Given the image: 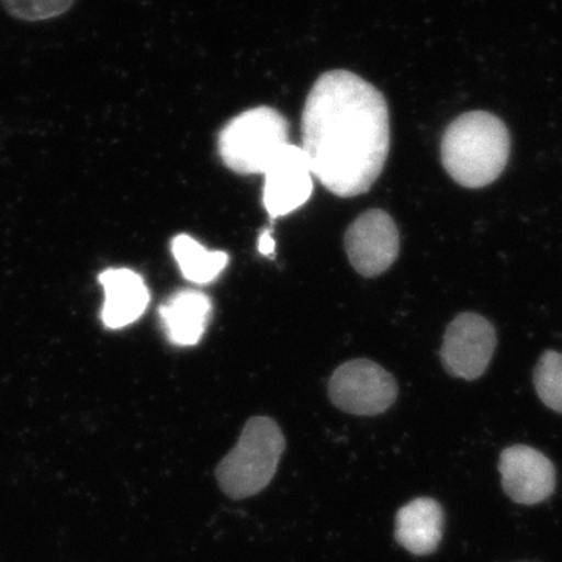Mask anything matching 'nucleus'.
Wrapping results in <instances>:
<instances>
[{
	"instance_id": "13",
	"label": "nucleus",
	"mask_w": 562,
	"mask_h": 562,
	"mask_svg": "<svg viewBox=\"0 0 562 562\" xmlns=\"http://www.w3.org/2000/svg\"><path fill=\"white\" fill-rule=\"evenodd\" d=\"M172 255L184 279L194 284L213 283L228 266L225 251H210L190 235L172 239Z\"/></svg>"
},
{
	"instance_id": "14",
	"label": "nucleus",
	"mask_w": 562,
	"mask_h": 562,
	"mask_svg": "<svg viewBox=\"0 0 562 562\" xmlns=\"http://www.w3.org/2000/svg\"><path fill=\"white\" fill-rule=\"evenodd\" d=\"M535 387L547 408L562 413V353L543 351L535 369Z\"/></svg>"
},
{
	"instance_id": "6",
	"label": "nucleus",
	"mask_w": 562,
	"mask_h": 562,
	"mask_svg": "<svg viewBox=\"0 0 562 562\" xmlns=\"http://www.w3.org/2000/svg\"><path fill=\"white\" fill-rule=\"evenodd\" d=\"M497 347L494 325L475 313H462L447 327L441 347L446 371L457 379L479 380Z\"/></svg>"
},
{
	"instance_id": "3",
	"label": "nucleus",
	"mask_w": 562,
	"mask_h": 562,
	"mask_svg": "<svg viewBox=\"0 0 562 562\" xmlns=\"http://www.w3.org/2000/svg\"><path fill=\"white\" fill-rule=\"evenodd\" d=\"M284 450L286 438L280 425L271 417H251L214 471L221 491L232 501L260 494L276 476Z\"/></svg>"
},
{
	"instance_id": "11",
	"label": "nucleus",
	"mask_w": 562,
	"mask_h": 562,
	"mask_svg": "<svg viewBox=\"0 0 562 562\" xmlns=\"http://www.w3.org/2000/svg\"><path fill=\"white\" fill-rule=\"evenodd\" d=\"M443 522L441 503L428 497L416 498L395 516V541L414 557H428L441 546Z\"/></svg>"
},
{
	"instance_id": "2",
	"label": "nucleus",
	"mask_w": 562,
	"mask_h": 562,
	"mask_svg": "<svg viewBox=\"0 0 562 562\" xmlns=\"http://www.w3.org/2000/svg\"><path fill=\"white\" fill-rule=\"evenodd\" d=\"M512 138L501 117L469 111L447 127L441 158L447 173L464 188H484L505 171Z\"/></svg>"
},
{
	"instance_id": "16",
	"label": "nucleus",
	"mask_w": 562,
	"mask_h": 562,
	"mask_svg": "<svg viewBox=\"0 0 562 562\" xmlns=\"http://www.w3.org/2000/svg\"><path fill=\"white\" fill-rule=\"evenodd\" d=\"M258 250L265 257H272L273 251H276V241H273L271 231L261 233L260 239H258Z\"/></svg>"
},
{
	"instance_id": "15",
	"label": "nucleus",
	"mask_w": 562,
	"mask_h": 562,
	"mask_svg": "<svg viewBox=\"0 0 562 562\" xmlns=\"http://www.w3.org/2000/svg\"><path fill=\"white\" fill-rule=\"evenodd\" d=\"M76 2L77 0H0V5L14 20L43 22L68 13Z\"/></svg>"
},
{
	"instance_id": "4",
	"label": "nucleus",
	"mask_w": 562,
	"mask_h": 562,
	"mask_svg": "<svg viewBox=\"0 0 562 562\" xmlns=\"http://www.w3.org/2000/svg\"><path fill=\"white\" fill-rule=\"evenodd\" d=\"M286 117L271 106H258L233 117L217 136L221 160L241 176L265 173L290 144Z\"/></svg>"
},
{
	"instance_id": "1",
	"label": "nucleus",
	"mask_w": 562,
	"mask_h": 562,
	"mask_svg": "<svg viewBox=\"0 0 562 562\" xmlns=\"http://www.w3.org/2000/svg\"><path fill=\"white\" fill-rule=\"evenodd\" d=\"M302 149L313 176L338 198H357L382 176L390 110L373 85L349 70L322 74L302 114Z\"/></svg>"
},
{
	"instance_id": "5",
	"label": "nucleus",
	"mask_w": 562,
	"mask_h": 562,
	"mask_svg": "<svg viewBox=\"0 0 562 562\" xmlns=\"http://www.w3.org/2000/svg\"><path fill=\"white\" fill-rule=\"evenodd\" d=\"M398 386L386 369L371 360L344 362L328 382L336 408L353 416H379L397 401Z\"/></svg>"
},
{
	"instance_id": "7",
	"label": "nucleus",
	"mask_w": 562,
	"mask_h": 562,
	"mask_svg": "<svg viewBox=\"0 0 562 562\" xmlns=\"http://www.w3.org/2000/svg\"><path fill=\"white\" fill-rule=\"evenodd\" d=\"M344 244L355 271L364 277H376L397 260L401 235L386 211L369 210L350 225Z\"/></svg>"
},
{
	"instance_id": "12",
	"label": "nucleus",
	"mask_w": 562,
	"mask_h": 562,
	"mask_svg": "<svg viewBox=\"0 0 562 562\" xmlns=\"http://www.w3.org/2000/svg\"><path fill=\"white\" fill-rule=\"evenodd\" d=\"M213 305L205 292L180 290L160 306L166 335L173 346L191 347L201 341L209 327Z\"/></svg>"
},
{
	"instance_id": "9",
	"label": "nucleus",
	"mask_w": 562,
	"mask_h": 562,
	"mask_svg": "<svg viewBox=\"0 0 562 562\" xmlns=\"http://www.w3.org/2000/svg\"><path fill=\"white\" fill-rule=\"evenodd\" d=\"M498 471L502 487L514 503L538 505L552 497L557 487L553 462L528 446H513L503 450Z\"/></svg>"
},
{
	"instance_id": "10",
	"label": "nucleus",
	"mask_w": 562,
	"mask_h": 562,
	"mask_svg": "<svg viewBox=\"0 0 562 562\" xmlns=\"http://www.w3.org/2000/svg\"><path fill=\"white\" fill-rule=\"evenodd\" d=\"M99 281L105 292L102 321L106 328L128 327L146 313L150 294L139 273L131 269H109L99 276Z\"/></svg>"
},
{
	"instance_id": "8",
	"label": "nucleus",
	"mask_w": 562,
	"mask_h": 562,
	"mask_svg": "<svg viewBox=\"0 0 562 562\" xmlns=\"http://www.w3.org/2000/svg\"><path fill=\"white\" fill-rule=\"evenodd\" d=\"M262 176V203L271 220L288 216L312 198L314 176L312 165L302 147L288 144Z\"/></svg>"
}]
</instances>
